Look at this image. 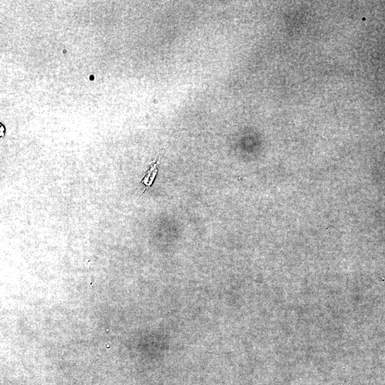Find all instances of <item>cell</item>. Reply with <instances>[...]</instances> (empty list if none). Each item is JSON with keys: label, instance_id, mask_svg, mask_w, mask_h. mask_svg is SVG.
<instances>
[{"label": "cell", "instance_id": "obj_1", "mask_svg": "<svg viewBox=\"0 0 385 385\" xmlns=\"http://www.w3.org/2000/svg\"><path fill=\"white\" fill-rule=\"evenodd\" d=\"M160 160V158H158L150 163L148 170H146L143 178H142L140 183L143 184L145 187L144 190H143V193L152 186L158 172Z\"/></svg>", "mask_w": 385, "mask_h": 385}]
</instances>
